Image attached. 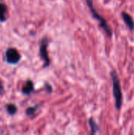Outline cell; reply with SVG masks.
Segmentation results:
<instances>
[{"mask_svg":"<svg viewBox=\"0 0 134 135\" xmlns=\"http://www.w3.org/2000/svg\"><path fill=\"white\" fill-rule=\"evenodd\" d=\"M111 80H112V89H113L114 98L115 100V107L117 110H120L122 106V100H123L120 81L115 71H112L111 73Z\"/></svg>","mask_w":134,"mask_h":135,"instance_id":"1","label":"cell"},{"mask_svg":"<svg viewBox=\"0 0 134 135\" xmlns=\"http://www.w3.org/2000/svg\"><path fill=\"white\" fill-rule=\"evenodd\" d=\"M86 1H87V4H88V8L90 9V11H91L92 14L93 15V17H94L96 19H97V20L99 21V22H100L101 27L103 28V29L106 32V33H107L109 36H111L112 35V32H111V27L109 26V25H108V23L107 22V21H106L102 16H100V15L97 13V11L95 9V8L93 7V5H92V0H86Z\"/></svg>","mask_w":134,"mask_h":135,"instance_id":"2","label":"cell"},{"mask_svg":"<svg viewBox=\"0 0 134 135\" xmlns=\"http://www.w3.org/2000/svg\"><path fill=\"white\" fill-rule=\"evenodd\" d=\"M6 59L10 64H16L21 59V55L15 48H9L6 52Z\"/></svg>","mask_w":134,"mask_h":135,"instance_id":"3","label":"cell"},{"mask_svg":"<svg viewBox=\"0 0 134 135\" xmlns=\"http://www.w3.org/2000/svg\"><path fill=\"white\" fill-rule=\"evenodd\" d=\"M39 54L41 59L44 62V67H47L50 65V59L48 57V53H47V38H44L40 44V47H39Z\"/></svg>","mask_w":134,"mask_h":135,"instance_id":"4","label":"cell"},{"mask_svg":"<svg viewBox=\"0 0 134 135\" xmlns=\"http://www.w3.org/2000/svg\"><path fill=\"white\" fill-rule=\"evenodd\" d=\"M122 17L123 18V21H125L126 25L129 27V28L130 30H133L134 29V21L133 19L132 18V17L126 13V12H122Z\"/></svg>","mask_w":134,"mask_h":135,"instance_id":"5","label":"cell"},{"mask_svg":"<svg viewBox=\"0 0 134 135\" xmlns=\"http://www.w3.org/2000/svg\"><path fill=\"white\" fill-rule=\"evenodd\" d=\"M34 90V85L33 82L30 80L27 81L25 85L22 88V93L25 95H30Z\"/></svg>","mask_w":134,"mask_h":135,"instance_id":"6","label":"cell"},{"mask_svg":"<svg viewBox=\"0 0 134 135\" xmlns=\"http://www.w3.org/2000/svg\"><path fill=\"white\" fill-rule=\"evenodd\" d=\"M7 7L4 4H0V21H5L6 19Z\"/></svg>","mask_w":134,"mask_h":135,"instance_id":"7","label":"cell"},{"mask_svg":"<svg viewBox=\"0 0 134 135\" xmlns=\"http://www.w3.org/2000/svg\"><path fill=\"white\" fill-rule=\"evenodd\" d=\"M88 124L91 129V133H94L96 134L98 131H99V126L97 125V123H96V121L93 119V118H90L88 120Z\"/></svg>","mask_w":134,"mask_h":135,"instance_id":"8","label":"cell"},{"mask_svg":"<svg viewBox=\"0 0 134 135\" xmlns=\"http://www.w3.org/2000/svg\"><path fill=\"white\" fill-rule=\"evenodd\" d=\"M6 110L8 112V113L11 115H13L16 114L17 111V108L16 107L15 104H9L7 106H6Z\"/></svg>","mask_w":134,"mask_h":135,"instance_id":"9","label":"cell"},{"mask_svg":"<svg viewBox=\"0 0 134 135\" xmlns=\"http://www.w3.org/2000/svg\"><path fill=\"white\" fill-rule=\"evenodd\" d=\"M37 108H38V106L31 107V108H27V110H26V114H27V115H28V116L32 115L37 111Z\"/></svg>","mask_w":134,"mask_h":135,"instance_id":"10","label":"cell"},{"mask_svg":"<svg viewBox=\"0 0 134 135\" xmlns=\"http://www.w3.org/2000/svg\"><path fill=\"white\" fill-rule=\"evenodd\" d=\"M3 90V85H2V83L0 80V92H2Z\"/></svg>","mask_w":134,"mask_h":135,"instance_id":"11","label":"cell"},{"mask_svg":"<svg viewBox=\"0 0 134 135\" xmlns=\"http://www.w3.org/2000/svg\"><path fill=\"white\" fill-rule=\"evenodd\" d=\"M90 135H96V134H94V133H91V134Z\"/></svg>","mask_w":134,"mask_h":135,"instance_id":"12","label":"cell"}]
</instances>
